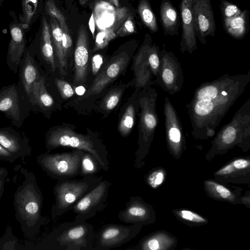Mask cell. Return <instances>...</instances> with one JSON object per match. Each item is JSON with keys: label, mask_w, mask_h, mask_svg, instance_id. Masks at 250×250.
Returning <instances> with one entry per match:
<instances>
[{"label": "cell", "mask_w": 250, "mask_h": 250, "mask_svg": "<svg viewBox=\"0 0 250 250\" xmlns=\"http://www.w3.org/2000/svg\"><path fill=\"white\" fill-rule=\"evenodd\" d=\"M171 241L164 235L155 234L144 238L140 241L138 249L143 250H157L167 249Z\"/></svg>", "instance_id": "484cf974"}, {"label": "cell", "mask_w": 250, "mask_h": 250, "mask_svg": "<svg viewBox=\"0 0 250 250\" xmlns=\"http://www.w3.org/2000/svg\"><path fill=\"white\" fill-rule=\"evenodd\" d=\"M165 173L163 170L158 169L151 172L146 177L148 184L153 188H157L164 181Z\"/></svg>", "instance_id": "e575fe53"}, {"label": "cell", "mask_w": 250, "mask_h": 250, "mask_svg": "<svg viewBox=\"0 0 250 250\" xmlns=\"http://www.w3.org/2000/svg\"><path fill=\"white\" fill-rule=\"evenodd\" d=\"M101 169V167L95 157L91 153L84 151L81 159L79 175L83 177L95 175Z\"/></svg>", "instance_id": "f1b7e54d"}, {"label": "cell", "mask_w": 250, "mask_h": 250, "mask_svg": "<svg viewBox=\"0 0 250 250\" xmlns=\"http://www.w3.org/2000/svg\"><path fill=\"white\" fill-rule=\"evenodd\" d=\"M45 144L48 152L59 147H68L89 152L98 160L102 169L108 170L107 151L104 146L93 136L78 133L66 126H57L47 132Z\"/></svg>", "instance_id": "7a4b0ae2"}, {"label": "cell", "mask_w": 250, "mask_h": 250, "mask_svg": "<svg viewBox=\"0 0 250 250\" xmlns=\"http://www.w3.org/2000/svg\"><path fill=\"white\" fill-rule=\"evenodd\" d=\"M94 239L93 226L85 220L74 219L54 229L45 240L50 249L94 250Z\"/></svg>", "instance_id": "3957f363"}, {"label": "cell", "mask_w": 250, "mask_h": 250, "mask_svg": "<svg viewBox=\"0 0 250 250\" xmlns=\"http://www.w3.org/2000/svg\"><path fill=\"white\" fill-rule=\"evenodd\" d=\"M84 151L73 149L70 152L42 154L36 158L41 168L58 181L72 179L79 175Z\"/></svg>", "instance_id": "5b68a950"}, {"label": "cell", "mask_w": 250, "mask_h": 250, "mask_svg": "<svg viewBox=\"0 0 250 250\" xmlns=\"http://www.w3.org/2000/svg\"><path fill=\"white\" fill-rule=\"evenodd\" d=\"M0 144L17 159L31 153L28 138L11 127L0 128Z\"/></svg>", "instance_id": "9a60e30c"}, {"label": "cell", "mask_w": 250, "mask_h": 250, "mask_svg": "<svg viewBox=\"0 0 250 250\" xmlns=\"http://www.w3.org/2000/svg\"><path fill=\"white\" fill-rule=\"evenodd\" d=\"M103 179L102 177L90 175L82 179H68L58 181L53 189L55 202L51 208V214L55 221L73 207L85 195Z\"/></svg>", "instance_id": "277c9868"}, {"label": "cell", "mask_w": 250, "mask_h": 250, "mask_svg": "<svg viewBox=\"0 0 250 250\" xmlns=\"http://www.w3.org/2000/svg\"><path fill=\"white\" fill-rule=\"evenodd\" d=\"M136 32V26L133 15L131 13L116 31V35L117 37H124Z\"/></svg>", "instance_id": "1f68e13d"}, {"label": "cell", "mask_w": 250, "mask_h": 250, "mask_svg": "<svg viewBox=\"0 0 250 250\" xmlns=\"http://www.w3.org/2000/svg\"><path fill=\"white\" fill-rule=\"evenodd\" d=\"M116 37V32L113 30L105 29L99 31L96 37L93 52L103 49L111 40Z\"/></svg>", "instance_id": "4dcf8cb0"}, {"label": "cell", "mask_w": 250, "mask_h": 250, "mask_svg": "<svg viewBox=\"0 0 250 250\" xmlns=\"http://www.w3.org/2000/svg\"><path fill=\"white\" fill-rule=\"evenodd\" d=\"M9 14L12 21L9 26L10 39L8 46L6 63L11 71L17 73L26 48V32L15 12L10 11Z\"/></svg>", "instance_id": "30bf717a"}, {"label": "cell", "mask_w": 250, "mask_h": 250, "mask_svg": "<svg viewBox=\"0 0 250 250\" xmlns=\"http://www.w3.org/2000/svg\"><path fill=\"white\" fill-rule=\"evenodd\" d=\"M222 95H224V96H225V95H227V92H225V91H223V92H222Z\"/></svg>", "instance_id": "c3c4849f"}, {"label": "cell", "mask_w": 250, "mask_h": 250, "mask_svg": "<svg viewBox=\"0 0 250 250\" xmlns=\"http://www.w3.org/2000/svg\"><path fill=\"white\" fill-rule=\"evenodd\" d=\"M194 29L196 36L202 43L208 36H214L216 24L211 0H192Z\"/></svg>", "instance_id": "8fae6325"}, {"label": "cell", "mask_w": 250, "mask_h": 250, "mask_svg": "<svg viewBox=\"0 0 250 250\" xmlns=\"http://www.w3.org/2000/svg\"><path fill=\"white\" fill-rule=\"evenodd\" d=\"M143 226L142 224L105 225L95 235L94 250H109L120 247L137 235Z\"/></svg>", "instance_id": "52a82bcc"}, {"label": "cell", "mask_w": 250, "mask_h": 250, "mask_svg": "<svg viewBox=\"0 0 250 250\" xmlns=\"http://www.w3.org/2000/svg\"><path fill=\"white\" fill-rule=\"evenodd\" d=\"M89 0H79L80 3L81 4H85Z\"/></svg>", "instance_id": "bcb514c9"}, {"label": "cell", "mask_w": 250, "mask_h": 250, "mask_svg": "<svg viewBox=\"0 0 250 250\" xmlns=\"http://www.w3.org/2000/svg\"><path fill=\"white\" fill-rule=\"evenodd\" d=\"M156 51L155 47L148 49V61L151 68L154 69L158 68L159 65V60Z\"/></svg>", "instance_id": "ab89813d"}, {"label": "cell", "mask_w": 250, "mask_h": 250, "mask_svg": "<svg viewBox=\"0 0 250 250\" xmlns=\"http://www.w3.org/2000/svg\"><path fill=\"white\" fill-rule=\"evenodd\" d=\"M7 175V170L4 167H0V201L4 192V186Z\"/></svg>", "instance_id": "b9f144b4"}, {"label": "cell", "mask_w": 250, "mask_h": 250, "mask_svg": "<svg viewBox=\"0 0 250 250\" xmlns=\"http://www.w3.org/2000/svg\"><path fill=\"white\" fill-rule=\"evenodd\" d=\"M45 14L49 16L56 18L59 21L62 35L63 52L64 58L68 62V59L71 52L72 41L70 32L66 20L57 7L54 0H45Z\"/></svg>", "instance_id": "ac0fdd59"}, {"label": "cell", "mask_w": 250, "mask_h": 250, "mask_svg": "<svg viewBox=\"0 0 250 250\" xmlns=\"http://www.w3.org/2000/svg\"><path fill=\"white\" fill-rule=\"evenodd\" d=\"M129 62V56L125 51L119 52L113 56L103 66L88 89L77 99L82 101L101 93L108 85L123 73Z\"/></svg>", "instance_id": "ba28073f"}, {"label": "cell", "mask_w": 250, "mask_h": 250, "mask_svg": "<svg viewBox=\"0 0 250 250\" xmlns=\"http://www.w3.org/2000/svg\"><path fill=\"white\" fill-rule=\"evenodd\" d=\"M104 64L103 56L101 54L94 55L92 59V72L93 75H97L102 68Z\"/></svg>", "instance_id": "f35d334b"}, {"label": "cell", "mask_w": 250, "mask_h": 250, "mask_svg": "<svg viewBox=\"0 0 250 250\" xmlns=\"http://www.w3.org/2000/svg\"><path fill=\"white\" fill-rule=\"evenodd\" d=\"M32 109L20 83L3 86L0 90V112L4 113L13 125L21 127Z\"/></svg>", "instance_id": "8992f818"}, {"label": "cell", "mask_w": 250, "mask_h": 250, "mask_svg": "<svg viewBox=\"0 0 250 250\" xmlns=\"http://www.w3.org/2000/svg\"><path fill=\"white\" fill-rule=\"evenodd\" d=\"M4 1V0H0V8L1 7V5H2Z\"/></svg>", "instance_id": "7dc6e473"}, {"label": "cell", "mask_w": 250, "mask_h": 250, "mask_svg": "<svg viewBox=\"0 0 250 250\" xmlns=\"http://www.w3.org/2000/svg\"><path fill=\"white\" fill-rule=\"evenodd\" d=\"M107 3L111 4L117 7L119 6V0H105Z\"/></svg>", "instance_id": "f6af8a7d"}, {"label": "cell", "mask_w": 250, "mask_h": 250, "mask_svg": "<svg viewBox=\"0 0 250 250\" xmlns=\"http://www.w3.org/2000/svg\"><path fill=\"white\" fill-rule=\"evenodd\" d=\"M153 216L152 208L139 196H131L118 215L119 220L125 223L143 225L152 223Z\"/></svg>", "instance_id": "4fadbf2b"}, {"label": "cell", "mask_w": 250, "mask_h": 250, "mask_svg": "<svg viewBox=\"0 0 250 250\" xmlns=\"http://www.w3.org/2000/svg\"><path fill=\"white\" fill-rule=\"evenodd\" d=\"M192 0H181L180 8L182 25V46L191 50L196 46V38L194 29Z\"/></svg>", "instance_id": "2e32d148"}, {"label": "cell", "mask_w": 250, "mask_h": 250, "mask_svg": "<svg viewBox=\"0 0 250 250\" xmlns=\"http://www.w3.org/2000/svg\"><path fill=\"white\" fill-rule=\"evenodd\" d=\"M135 109L132 103L128 104L120 120L118 130L123 137L127 136L134 124Z\"/></svg>", "instance_id": "83f0119b"}, {"label": "cell", "mask_w": 250, "mask_h": 250, "mask_svg": "<svg viewBox=\"0 0 250 250\" xmlns=\"http://www.w3.org/2000/svg\"><path fill=\"white\" fill-rule=\"evenodd\" d=\"M89 50L88 34L86 27L82 24L78 30L74 51V84H82L86 80L89 63Z\"/></svg>", "instance_id": "7c38bea8"}, {"label": "cell", "mask_w": 250, "mask_h": 250, "mask_svg": "<svg viewBox=\"0 0 250 250\" xmlns=\"http://www.w3.org/2000/svg\"><path fill=\"white\" fill-rule=\"evenodd\" d=\"M23 57L20 65L19 83L32 105L34 86L41 77L34 58L33 44L26 48Z\"/></svg>", "instance_id": "5bb4252c"}, {"label": "cell", "mask_w": 250, "mask_h": 250, "mask_svg": "<svg viewBox=\"0 0 250 250\" xmlns=\"http://www.w3.org/2000/svg\"><path fill=\"white\" fill-rule=\"evenodd\" d=\"M170 140L174 143H178L181 140V133L176 128H171L168 133Z\"/></svg>", "instance_id": "7bdbcfd3"}, {"label": "cell", "mask_w": 250, "mask_h": 250, "mask_svg": "<svg viewBox=\"0 0 250 250\" xmlns=\"http://www.w3.org/2000/svg\"><path fill=\"white\" fill-rule=\"evenodd\" d=\"M23 180L14 195L15 216L24 235L30 239L35 237L48 219L42 215L43 195L33 173L21 167Z\"/></svg>", "instance_id": "6da1fadb"}, {"label": "cell", "mask_w": 250, "mask_h": 250, "mask_svg": "<svg viewBox=\"0 0 250 250\" xmlns=\"http://www.w3.org/2000/svg\"><path fill=\"white\" fill-rule=\"evenodd\" d=\"M111 183L103 179L73 207L74 219L85 220L103 210L107 205L109 188Z\"/></svg>", "instance_id": "9c48e42d"}, {"label": "cell", "mask_w": 250, "mask_h": 250, "mask_svg": "<svg viewBox=\"0 0 250 250\" xmlns=\"http://www.w3.org/2000/svg\"><path fill=\"white\" fill-rule=\"evenodd\" d=\"M49 24L54 56L57 59L61 74L64 76L67 74L68 62L63 55L62 35L61 27L58 21L52 17H49Z\"/></svg>", "instance_id": "d6986e66"}, {"label": "cell", "mask_w": 250, "mask_h": 250, "mask_svg": "<svg viewBox=\"0 0 250 250\" xmlns=\"http://www.w3.org/2000/svg\"><path fill=\"white\" fill-rule=\"evenodd\" d=\"M236 132L235 129L232 127H228L223 132L222 140L225 145H229L233 143L235 139Z\"/></svg>", "instance_id": "74e56055"}, {"label": "cell", "mask_w": 250, "mask_h": 250, "mask_svg": "<svg viewBox=\"0 0 250 250\" xmlns=\"http://www.w3.org/2000/svg\"><path fill=\"white\" fill-rule=\"evenodd\" d=\"M125 87H116L105 96L101 103V107L106 112L112 111L118 104Z\"/></svg>", "instance_id": "f546056e"}, {"label": "cell", "mask_w": 250, "mask_h": 250, "mask_svg": "<svg viewBox=\"0 0 250 250\" xmlns=\"http://www.w3.org/2000/svg\"><path fill=\"white\" fill-rule=\"evenodd\" d=\"M249 10H244L235 17L224 19V26L226 32L234 38H243L249 30Z\"/></svg>", "instance_id": "7402d4cb"}, {"label": "cell", "mask_w": 250, "mask_h": 250, "mask_svg": "<svg viewBox=\"0 0 250 250\" xmlns=\"http://www.w3.org/2000/svg\"><path fill=\"white\" fill-rule=\"evenodd\" d=\"M220 9L223 20L235 17L242 12L236 5L226 0L221 1Z\"/></svg>", "instance_id": "d6a6232c"}, {"label": "cell", "mask_w": 250, "mask_h": 250, "mask_svg": "<svg viewBox=\"0 0 250 250\" xmlns=\"http://www.w3.org/2000/svg\"><path fill=\"white\" fill-rule=\"evenodd\" d=\"M138 12L144 24L151 32H157L158 26L157 19L150 6L148 0H140Z\"/></svg>", "instance_id": "d4e9b609"}, {"label": "cell", "mask_w": 250, "mask_h": 250, "mask_svg": "<svg viewBox=\"0 0 250 250\" xmlns=\"http://www.w3.org/2000/svg\"><path fill=\"white\" fill-rule=\"evenodd\" d=\"M143 113V126L146 129L154 128L156 125V120L155 117L151 114L145 112Z\"/></svg>", "instance_id": "8d00e7d4"}, {"label": "cell", "mask_w": 250, "mask_h": 250, "mask_svg": "<svg viewBox=\"0 0 250 250\" xmlns=\"http://www.w3.org/2000/svg\"><path fill=\"white\" fill-rule=\"evenodd\" d=\"M33 108L37 106L42 113L50 110L53 106L54 101L47 90L45 85V79L41 76L34 86L33 93Z\"/></svg>", "instance_id": "603a6c76"}, {"label": "cell", "mask_w": 250, "mask_h": 250, "mask_svg": "<svg viewBox=\"0 0 250 250\" xmlns=\"http://www.w3.org/2000/svg\"><path fill=\"white\" fill-rule=\"evenodd\" d=\"M41 26L39 31V48L42 57L48 64L51 70L56 69L55 56L51 38L49 21L46 14H42Z\"/></svg>", "instance_id": "e0dca14e"}, {"label": "cell", "mask_w": 250, "mask_h": 250, "mask_svg": "<svg viewBox=\"0 0 250 250\" xmlns=\"http://www.w3.org/2000/svg\"><path fill=\"white\" fill-rule=\"evenodd\" d=\"M160 16L164 33L166 36L178 34L180 26L177 10L170 0H163L160 9Z\"/></svg>", "instance_id": "ffe728a7"}, {"label": "cell", "mask_w": 250, "mask_h": 250, "mask_svg": "<svg viewBox=\"0 0 250 250\" xmlns=\"http://www.w3.org/2000/svg\"><path fill=\"white\" fill-rule=\"evenodd\" d=\"M204 184L208 193L212 197L229 202L234 201V195L224 186L212 180L206 181Z\"/></svg>", "instance_id": "4316f807"}, {"label": "cell", "mask_w": 250, "mask_h": 250, "mask_svg": "<svg viewBox=\"0 0 250 250\" xmlns=\"http://www.w3.org/2000/svg\"><path fill=\"white\" fill-rule=\"evenodd\" d=\"M176 213L181 219L188 222L203 224L207 222V220L201 215L189 210H180L177 211Z\"/></svg>", "instance_id": "836d02e7"}, {"label": "cell", "mask_w": 250, "mask_h": 250, "mask_svg": "<svg viewBox=\"0 0 250 250\" xmlns=\"http://www.w3.org/2000/svg\"><path fill=\"white\" fill-rule=\"evenodd\" d=\"M21 12L19 15V21L25 32H28L39 16L42 13V0H20Z\"/></svg>", "instance_id": "44dd1931"}, {"label": "cell", "mask_w": 250, "mask_h": 250, "mask_svg": "<svg viewBox=\"0 0 250 250\" xmlns=\"http://www.w3.org/2000/svg\"><path fill=\"white\" fill-rule=\"evenodd\" d=\"M250 161L246 159L239 158L226 165L219 170L215 175L216 177L227 179L234 177V176L246 173L250 168Z\"/></svg>", "instance_id": "cb8c5ba5"}, {"label": "cell", "mask_w": 250, "mask_h": 250, "mask_svg": "<svg viewBox=\"0 0 250 250\" xmlns=\"http://www.w3.org/2000/svg\"><path fill=\"white\" fill-rule=\"evenodd\" d=\"M17 159L16 157L0 144V161L12 163L15 162Z\"/></svg>", "instance_id": "60d3db41"}, {"label": "cell", "mask_w": 250, "mask_h": 250, "mask_svg": "<svg viewBox=\"0 0 250 250\" xmlns=\"http://www.w3.org/2000/svg\"><path fill=\"white\" fill-rule=\"evenodd\" d=\"M162 78L167 84H170L173 80V74L169 69H165L162 73Z\"/></svg>", "instance_id": "ee69618b"}, {"label": "cell", "mask_w": 250, "mask_h": 250, "mask_svg": "<svg viewBox=\"0 0 250 250\" xmlns=\"http://www.w3.org/2000/svg\"><path fill=\"white\" fill-rule=\"evenodd\" d=\"M55 83L61 96L63 99H68L74 95V89L70 83L67 82L57 78L55 79Z\"/></svg>", "instance_id": "d590c367"}]
</instances>
